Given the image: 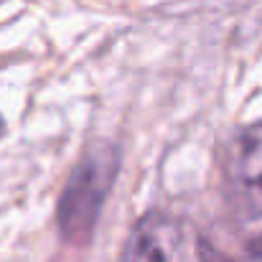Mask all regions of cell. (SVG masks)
I'll return each mask as SVG.
<instances>
[{"mask_svg":"<svg viewBox=\"0 0 262 262\" xmlns=\"http://www.w3.org/2000/svg\"><path fill=\"white\" fill-rule=\"evenodd\" d=\"M117 173V153L110 145L89 150L72 171L59 201V229L69 242H87Z\"/></svg>","mask_w":262,"mask_h":262,"instance_id":"1","label":"cell"},{"mask_svg":"<svg viewBox=\"0 0 262 262\" xmlns=\"http://www.w3.org/2000/svg\"><path fill=\"white\" fill-rule=\"evenodd\" d=\"M224 183L232 206L245 219H262V122L239 130L229 143Z\"/></svg>","mask_w":262,"mask_h":262,"instance_id":"2","label":"cell"},{"mask_svg":"<svg viewBox=\"0 0 262 262\" xmlns=\"http://www.w3.org/2000/svg\"><path fill=\"white\" fill-rule=\"evenodd\" d=\"M178 229L168 216H143L127 237L122 262H176Z\"/></svg>","mask_w":262,"mask_h":262,"instance_id":"3","label":"cell"},{"mask_svg":"<svg viewBox=\"0 0 262 262\" xmlns=\"http://www.w3.org/2000/svg\"><path fill=\"white\" fill-rule=\"evenodd\" d=\"M250 252H252L255 257H262V237H257V239L250 245Z\"/></svg>","mask_w":262,"mask_h":262,"instance_id":"4","label":"cell"},{"mask_svg":"<svg viewBox=\"0 0 262 262\" xmlns=\"http://www.w3.org/2000/svg\"><path fill=\"white\" fill-rule=\"evenodd\" d=\"M3 133H5V122H3V117H0V138H3Z\"/></svg>","mask_w":262,"mask_h":262,"instance_id":"5","label":"cell"}]
</instances>
